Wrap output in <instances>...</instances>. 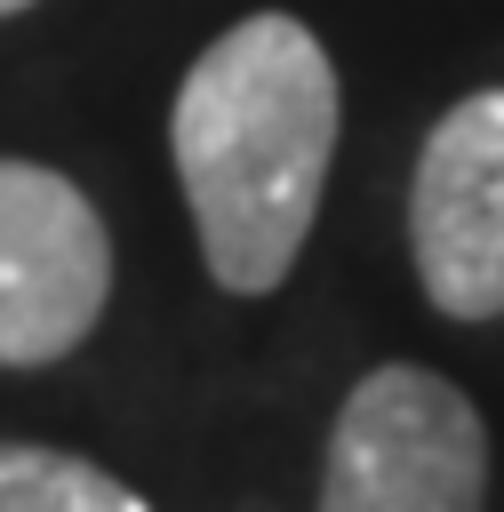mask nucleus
I'll return each instance as SVG.
<instances>
[{"mask_svg":"<svg viewBox=\"0 0 504 512\" xmlns=\"http://www.w3.org/2000/svg\"><path fill=\"white\" fill-rule=\"evenodd\" d=\"M112 288V240L80 184L0 160V368L64 360Z\"/></svg>","mask_w":504,"mask_h":512,"instance_id":"7ed1b4c3","label":"nucleus"},{"mask_svg":"<svg viewBox=\"0 0 504 512\" xmlns=\"http://www.w3.org/2000/svg\"><path fill=\"white\" fill-rule=\"evenodd\" d=\"M488 424L432 368H368L336 408L320 512H480Z\"/></svg>","mask_w":504,"mask_h":512,"instance_id":"f03ea898","label":"nucleus"},{"mask_svg":"<svg viewBox=\"0 0 504 512\" xmlns=\"http://www.w3.org/2000/svg\"><path fill=\"white\" fill-rule=\"evenodd\" d=\"M176 176L200 216L208 272L240 296L272 288L320 208L336 152V72L296 16H248L176 88Z\"/></svg>","mask_w":504,"mask_h":512,"instance_id":"f257e3e1","label":"nucleus"},{"mask_svg":"<svg viewBox=\"0 0 504 512\" xmlns=\"http://www.w3.org/2000/svg\"><path fill=\"white\" fill-rule=\"evenodd\" d=\"M424 296L448 320L504 312V88L464 96L432 136L408 200Z\"/></svg>","mask_w":504,"mask_h":512,"instance_id":"20e7f679","label":"nucleus"},{"mask_svg":"<svg viewBox=\"0 0 504 512\" xmlns=\"http://www.w3.org/2000/svg\"><path fill=\"white\" fill-rule=\"evenodd\" d=\"M8 8H24V0H0V16H8Z\"/></svg>","mask_w":504,"mask_h":512,"instance_id":"423d86ee","label":"nucleus"},{"mask_svg":"<svg viewBox=\"0 0 504 512\" xmlns=\"http://www.w3.org/2000/svg\"><path fill=\"white\" fill-rule=\"evenodd\" d=\"M0 512H152V504L88 456H64L40 440H0Z\"/></svg>","mask_w":504,"mask_h":512,"instance_id":"39448f33","label":"nucleus"}]
</instances>
